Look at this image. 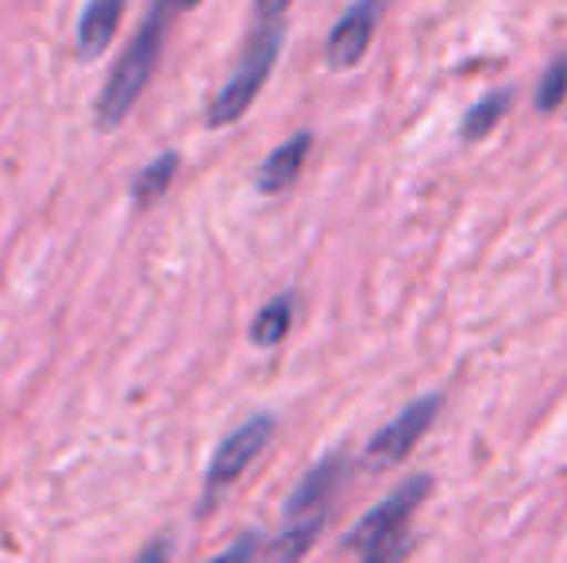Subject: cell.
Here are the masks:
<instances>
[{
	"mask_svg": "<svg viewBox=\"0 0 567 563\" xmlns=\"http://www.w3.org/2000/svg\"><path fill=\"white\" fill-rule=\"evenodd\" d=\"M293 0H255L251 4V35L239 54L236 74L225 82V90L209 101L205 124L209 128H228L239 116H247V108L255 105V97L267 85L270 70H275L278 54H282V35H286V12Z\"/></svg>",
	"mask_w": 567,
	"mask_h": 563,
	"instance_id": "cell-1",
	"label": "cell"
},
{
	"mask_svg": "<svg viewBox=\"0 0 567 563\" xmlns=\"http://www.w3.org/2000/svg\"><path fill=\"white\" fill-rule=\"evenodd\" d=\"M174 15H178L174 0H155V4L147 8L140 31H135V39L116 59L113 74H109L105 90H101V97H97V108H93V121H97L101 132H116L120 124L132 116V108L140 105L143 90H147L158 70V59H163Z\"/></svg>",
	"mask_w": 567,
	"mask_h": 563,
	"instance_id": "cell-2",
	"label": "cell"
},
{
	"mask_svg": "<svg viewBox=\"0 0 567 563\" xmlns=\"http://www.w3.org/2000/svg\"><path fill=\"white\" fill-rule=\"evenodd\" d=\"M433 490V479L429 475H417V479L402 482L386 502H379L348 536H343V552L367 560V563H382V560H398L405 556V525L417 513V505L429 498Z\"/></svg>",
	"mask_w": 567,
	"mask_h": 563,
	"instance_id": "cell-3",
	"label": "cell"
},
{
	"mask_svg": "<svg viewBox=\"0 0 567 563\" xmlns=\"http://www.w3.org/2000/svg\"><path fill=\"white\" fill-rule=\"evenodd\" d=\"M270 436H275V417H270V414H255L251 421L231 428L225 440H220V448L213 451V459H209V471H205V490H202V510H197V513H209L231 482H239V475H244L247 467L262 456V448L270 444Z\"/></svg>",
	"mask_w": 567,
	"mask_h": 563,
	"instance_id": "cell-4",
	"label": "cell"
},
{
	"mask_svg": "<svg viewBox=\"0 0 567 563\" xmlns=\"http://www.w3.org/2000/svg\"><path fill=\"white\" fill-rule=\"evenodd\" d=\"M444 398L441 394H429V398H417L410 402V406L402 409V414L394 417L386 428H379V432L371 436V444H367L363 451V463L367 467H394L402 463L405 456H410L413 448H417V440L429 432V425L436 421V414H441Z\"/></svg>",
	"mask_w": 567,
	"mask_h": 563,
	"instance_id": "cell-5",
	"label": "cell"
},
{
	"mask_svg": "<svg viewBox=\"0 0 567 563\" xmlns=\"http://www.w3.org/2000/svg\"><path fill=\"white\" fill-rule=\"evenodd\" d=\"M382 0H355L348 12L340 15V23L329 31V43H324V62L332 70H351L363 62V54L371 51L374 28H379Z\"/></svg>",
	"mask_w": 567,
	"mask_h": 563,
	"instance_id": "cell-6",
	"label": "cell"
},
{
	"mask_svg": "<svg viewBox=\"0 0 567 563\" xmlns=\"http://www.w3.org/2000/svg\"><path fill=\"white\" fill-rule=\"evenodd\" d=\"M343 482V459L340 456H324L306 479L298 482V490L286 502V518H317V513H329L332 494Z\"/></svg>",
	"mask_w": 567,
	"mask_h": 563,
	"instance_id": "cell-7",
	"label": "cell"
},
{
	"mask_svg": "<svg viewBox=\"0 0 567 563\" xmlns=\"http://www.w3.org/2000/svg\"><path fill=\"white\" fill-rule=\"evenodd\" d=\"M309 147H313V136H309V132H298V136H290L282 147L270 150V155L262 158L259 174H255L259 194H267V197L286 194V189L301 178V166H306V158H309Z\"/></svg>",
	"mask_w": 567,
	"mask_h": 563,
	"instance_id": "cell-8",
	"label": "cell"
},
{
	"mask_svg": "<svg viewBox=\"0 0 567 563\" xmlns=\"http://www.w3.org/2000/svg\"><path fill=\"white\" fill-rule=\"evenodd\" d=\"M124 8L127 0H85V12L78 20V54L82 59H101L113 46Z\"/></svg>",
	"mask_w": 567,
	"mask_h": 563,
	"instance_id": "cell-9",
	"label": "cell"
},
{
	"mask_svg": "<svg viewBox=\"0 0 567 563\" xmlns=\"http://www.w3.org/2000/svg\"><path fill=\"white\" fill-rule=\"evenodd\" d=\"M178 166H182L178 150H163L155 163L143 166V170L132 178V205L135 209H151V205L163 201L166 189H171V181H174V174H178Z\"/></svg>",
	"mask_w": 567,
	"mask_h": 563,
	"instance_id": "cell-10",
	"label": "cell"
},
{
	"mask_svg": "<svg viewBox=\"0 0 567 563\" xmlns=\"http://www.w3.org/2000/svg\"><path fill=\"white\" fill-rule=\"evenodd\" d=\"M293 309H298V298H293L290 290L278 293V298H270L251 321V344H259V347L282 344L293 329Z\"/></svg>",
	"mask_w": 567,
	"mask_h": 563,
	"instance_id": "cell-11",
	"label": "cell"
},
{
	"mask_svg": "<svg viewBox=\"0 0 567 563\" xmlns=\"http://www.w3.org/2000/svg\"><path fill=\"white\" fill-rule=\"evenodd\" d=\"M324 521H329V513H317V518H293L290 529H286V533L267 549V556H275V560H301L317 544Z\"/></svg>",
	"mask_w": 567,
	"mask_h": 563,
	"instance_id": "cell-12",
	"label": "cell"
},
{
	"mask_svg": "<svg viewBox=\"0 0 567 563\" xmlns=\"http://www.w3.org/2000/svg\"><path fill=\"white\" fill-rule=\"evenodd\" d=\"M509 101H514V93L509 90H494V93H486L483 101H478L475 108H471L467 116H463V124H460V136L463 139H486L494 132V124L502 121V116L509 113Z\"/></svg>",
	"mask_w": 567,
	"mask_h": 563,
	"instance_id": "cell-13",
	"label": "cell"
},
{
	"mask_svg": "<svg viewBox=\"0 0 567 563\" xmlns=\"http://www.w3.org/2000/svg\"><path fill=\"white\" fill-rule=\"evenodd\" d=\"M567 101V51L560 59H553V66L545 70V77H540L537 85V108L540 113H556Z\"/></svg>",
	"mask_w": 567,
	"mask_h": 563,
	"instance_id": "cell-14",
	"label": "cell"
},
{
	"mask_svg": "<svg viewBox=\"0 0 567 563\" xmlns=\"http://www.w3.org/2000/svg\"><path fill=\"white\" fill-rule=\"evenodd\" d=\"M255 552H262V544H259V536H255V533H247L244 541H236L231 549L220 552V560H247V556H255Z\"/></svg>",
	"mask_w": 567,
	"mask_h": 563,
	"instance_id": "cell-15",
	"label": "cell"
},
{
	"mask_svg": "<svg viewBox=\"0 0 567 563\" xmlns=\"http://www.w3.org/2000/svg\"><path fill=\"white\" fill-rule=\"evenodd\" d=\"M171 552H174V544H171V541H158V544H151V549H143V552H140V560H143V563H151V560H166V556H171Z\"/></svg>",
	"mask_w": 567,
	"mask_h": 563,
	"instance_id": "cell-16",
	"label": "cell"
},
{
	"mask_svg": "<svg viewBox=\"0 0 567 563\" xmlns=\"http://www.w3.org/2000/svg\"><path fill=\"white\" fill-rule=\"evenodd\" d=\"M174 4H178V12H189V8H197L202 0H174Z\"/></svg>",
	"mask_w": 567,
	"mask_h": 563,
	"instance_id": "cell-17",
	"label": "cell"
}]
</instances>
